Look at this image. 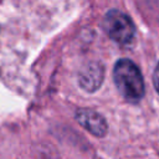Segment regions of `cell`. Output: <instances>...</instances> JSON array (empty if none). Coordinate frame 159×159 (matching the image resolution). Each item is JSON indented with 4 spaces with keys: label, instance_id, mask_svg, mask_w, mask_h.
I'll use <instances>...</instances> for the list:
<instances>
[{
    "label": "cell",
    "instance_id": "cell-2",
    "mask_svg": "<svg viewBox=\"0 0 159 159\" xmlns=\"http://www.w3.org/2000/svg\"><path fill=\"white\" fill-rule=\"evenodd\" d=\"M106 34L118 43H128L134 36V24L130 17L119 10H109L103 19Z\"/></svg>",
    "mask_w": 159,
    "mask_h": 159
},
{
    "label": "cell",
    "instance_id": "cell-4",
    "mask_svg": "<svg viewBox=\"0 0 159 159\" xmlns=\"http://www.w3.org/2000/svg\"><path fill=\"white\" fill-rule=\"evenodd\" d=\"M103 80V68L98 63H92L82 70L80 75V84L86 91H96Z\"/></svg>",
    "mask_w": 159,
    "mask_h": 159
},
{
    "label": "cell",
    "instance_id": "cell-5",
    "mask_svg": "<svg viewBox=\"0 0 159 159\" xmlns=\"http://www.w3.org/2000/svg\"><path fill=\"white\" fill-rule=\"evenodd\" d=\"M153 84H154V88L157 89V92L159 93V62L154 70V73H153Z\"/></svg>",
    "mask_w": 159,
    "mask_h": 159
},
{
    "label": "cell",
    "instance_id": "cell-3",
    "mask_svg": "<svg viewBox=\"0 0 159 159\" xmlns=\"http://www.w3.org/2000/svg\"><path fill=\"white\" fill-rule=\"evenodd\" d=\"M77 122L96 137H104L107 133V123L104 118L92 109H78L76 113Z\"/></svg>",
    "mask_w": 159,
    "mask_h": 159
},
{
    "label": "cell",
    "instance_id": "cell-1",
    "mask_svg": "<svg viewBox=\"0 0 159 159\" xmlns=\"http://www.w3.org/2000/svg\"><path fill=\"white\" fill-rule=\"evenodd\" d=\"M113 80L119 93L129 102H138L144 96L143 76L130 60L120 58L113 68Z\"/></svg>",
    "mask_w": 159,
    "mask_h": 159
}]
</instances>
